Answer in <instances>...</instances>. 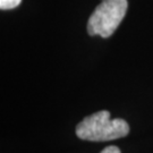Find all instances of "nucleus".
Instances as JSON below:
<instances>
[{
    "label": "nucleus",
    "instance_id": "obj_2",
    "mask_svg": "<svg viewBox=\"0 0 153 153\" xmlns=\"http://www.w3.org/2000/svg\"><path fill=\"white\" fill-rule=\"evenodd\" d=\"M127 7V0H102L88 18V33L91 36H111L123 22Z\"/></svg>",
    "mask_w": 153,
    "mask_h": 153
},
{
    "label": "nucleus",
    "instance_id": "obj_4",
    "mask_svg": "<svg viewBox=\"0 0 153 153\" xmlns=\"http://www.w3.org/2000/svg\"><path fill=\"white\" fill-rule=\"evenodd\" d=\"M101 153H121L120 149L118 146H115V145H110V146H107L105 149H103Z\"/></svg>",
    "mask_w": 153,
    "mask_h": 153
},
{
    "label": "nucleus",
    "instance_id": "obj_3",
    "mask_svg": "<svg viewBox=\"0 0 153 153\" xmlns=\"http://www.w3.org/2000/svg\"><path fill=\"white\" fill-rule=\"evenodd\" d=\"M22 2V0H0V8L2 10L14 9Z\"/></svg>",
    "mask_w": 153,
    "mask_h": 153
},
{
    "label": "nucleus",
    "instance_id": "obj_1",
    "mask_svg": "<svg viewBox=\"0 0 153 153\" xmlns=\"http://www.w3.org/2000/svg\"><path fill=\"white\" fill-rule=\"evenodd\" d=\"M129 133V125L121 118L110 119V112L102 110L85 117L76 126L78 138L92 142H107L125 137Z\"/></svg>",
    "mask_w": 153,
    "mask_h": 153
}]
</instances>
